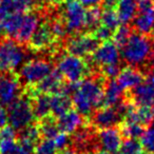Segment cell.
Here are the masks:
<instances>
[{
  "label": "cell",
  "instance_id": "obj_1",
  "mask_svg": "<svg viewBox=\"0 0 154 154\" xmlns=\"http://www.w3.org/2000/svg\"><path fill=\"white\" fill-rule=\"evenodd\" d=\"M122 59L132 66H154V40L149 35L132 33L122 48Z\"/></svg>",
  "mask_w": 154,
  "mask_h": 154
},
{
  "label": "cell",
  "instance_id": "obj_2",
  "mask_svg": "<svg viewBox=\"0 0 154 154\" xmlns=\"http://www.w3.org/2000/svg\"><path fill=\"white\" fill-rule=\"evenodd\" d=\"M32 100L30 97L20 96L8 109V122L16 131H20L33 124L35 119Z\"/></svg>",
  "mask_w": 154,
  "mask_h": 154
},
{
  "label": "cell",
  "instance_id": "obj_3",
  "mask_svg": "<svg viewBox=\"0 0 154 154\" xmlns=\"http://www.w3.org/2000/svg\"><path fill=\"white\" fill-rule=\"evenodd\" d=\"M57 70L69 82H79L90 74V66L84 58L69 53L58 60Z\"/></svg>",
  "mask_w": 154,
  "mask_h": 154
},
{
  "label": "cell",
  "instance_id": "obj_4",
  "mask_svg": "<svg viewBox=\"0 0 154 154\" xmlns=\"http://www.w3.org/2000/svg\"><path fill=\"white\" fill-rule=\"evenodd\" d=\"M26 52L21 43L13 39L0 41V73H10L23 62Z\"/></svg>",
  "mask_w": 154,
  "mask_h": 154
},
{
  "label": "cell",
  "instance_id": "obj_5",
  "mask_svg": "<svg viewBox=\"0 0 154 154\" xmlns=\"http://www.w3.org/2000/svg\"><path fill=\"white\" fill-rule=\"evenodd\" d=\"M130 100L138 107H154V66L147 71L140 84L132 89Z\"/></svg>",
  "mask_w": 154,
  "mask_h": 154
},
{
  "label": "cell",
  "instance_id": "obj_6",
  "mask_svg": "<svg viewBox=\"0 0 154 154\" xmlns=\"http://www.w3.org/2000/svg\"><path fill=\"white\" fill-rule=\"evenodd\" d=\"M99 45V40L92 33L85 34H75L74 37L70 38L66 43V52L78 57H86L92 55Z\"/></svg>",
  "mask_w": 154,
  "mask_h": 154
},
{
  "label": "cell",
  "instance_id": "obj_7",
  "mask_svg": "<svg viewBox=\"0 0 154 154\" xmlns=\"http://www.w3.org/2000/svg\"><path fill=\"white\" fill-rule=\"evenodd\" d=\"M53 71L51 62L45 59H33L20 69V77L28 85L34 86L47 77Z\"/></svg>",
  "mask_w": 154,
  "mask_h": 154
},
{
  "label": "cell",
  "instance_id": "obj_8",
  "mask_svg": "<svg viewBox=\"0 0 154 154\" xmlns=\"http://www.w3.org/2000/svg\"><path fill=\"white\" fill-rule=\"evenodd\" d=\"M20 80L17 75L0 73V106L9 107L20 97Z\"/></svg>",
  "mask_w": 154,
  "mask_h": 154
},
{
  "label": "cell",
  "instance_id": "obj_9",
  "mask_svg": "<svg viewBox=\"0 0 154 154\" xmlns=\"http://www.w3.org/2000/svg\"><path fill=\"white\" fill-rule=\"evenodd\" d=\"M68 33L76 34L85 28L86 21V9L80 1L66 2L63 11V20Z\"/></svg>",
  "mask_w": 154,
  "mask_h": 154
},
{
  "label": "cell",
  "instance_id": "obj_10",
  "mask_svg": "<svg viewBox=\"0 0 154 154\" xmlns=\"http://www.w3.org/2000/svg\"><path fill=\"white\" fill-rule=\"evenodd\" d=\"M103 82L105 77L99 78H85L79 82L78 91L84 95V97L91 103L94 109L103 106Z\"/></svg>",
  "mask_w": 154,
  "mask_h": 154
},
{
  "label": "cell",
  "instance_id": "obj_11",
  "mask_svg": "<svg viewBox=\"0 0 154 154\" xmlns=\"http://www.w3.org/2000/svg\"><path fill=\"white\" fill-rule=\"evenodd\" d=\"M91 56H92L93 63L100 68L109 64L119 63V48L113 40H106L97 47V49Z\"/></svg>",
  "mask_w": 154,
  "mask_h": 154
},
{
  "label": "cell",
  "instance_id": "obj_12",
  "mask_svg": "<svg viewBox=\"0 0 154 154\" xmlns=\"http://www.w3.org/2000/svg\"><path fill=\"white\" fill-rule=\"evenodd\" d=\"M122 116L116 107H101L92 118V125L97 129L112 128L122 122Z\"/></svg>",
  "mask_w": 154,
  "mask_h": 154
},
{
  "label": "cell",
  "instance_id": "obj_13",
  "mask_svg": "<svg viewBox=\"0 0 154 154\" xmlns=\"http://www.w3.org/2000/svg\"><path fill=\"white\" fill-rule=\"evenodd\" d=\"M63 79L61 73L57 69H53V71L47 77H45L38 84L34 85V88L37 93L42 94L53 95L57 93H64L66 84L63 82Z\"/></svg>",
  "mask_w": 154,
  "mask_h": 154
},
{
  "label": "cell",
  "instance_id": "obj_14",
  "mask_svg": "<svg viewBox=\"0 0 154 154\" xmlns=\"http://www.w3.org/2000/svg\"><path fill=\"white\" fill-rule=\"evenodd\" d=\"M57 38L53 34L51 26L48 23L38 26L34 34L29 40V47L33 51H45L56 42Z\"/></svg>",
  "mask_w": 154,
  "mask_h": 154
},
{
  "label": "cell",
  "instance_id": "obj_15",
  "mask_svg": "<svg viewBox=\"0 0 154 154\" xmlns=\"http://www.w3.org/2000/svg\"><path fill=\"white\" fill-rule=\"evenodd\" d=\"M122 135L119 128L112 127V128L101 129L97 134L98 143L101 146L103 150L110 152L112 154H117L122 143Z\"/></svg>",
  "mask_w": 154,
  "mask_h": 154
},
{
  "label": "cell",
  "instance_id": "obj_16",
  "mask_svg": "<svg viewBox=\"0 0 154 154\" xmlns=\"http://www.w3.org/2000/svg\"><path fill=\"white\" fill-rule=\"evenodd\" d=\"M143 75L136 66H129L122 69L117 76V82L124 90H132L143 80Z\"/></svg>",
  "mask_w": 154,
  "mask_h": 154
},
{
  "label": "cell",
  "instance_id": "obj_17",
  "mask_svg": "<svg viewBox=\"0 0 154 154\" xmlns=\"http://www.w3.org/2000/svg\"><path fill=\"white\" fill-rule=\"evenodd\" d=\"M39 26L38 16L35 13H24L23 19H22L21 26L18 31V34L16 36V40L19 43H26L31 39L32 35L36 31Z\"/></svg>",
  "mask_w": 154,
  "mask_h": 154
},
{
  "label": "cell",
  "instance_id": "obj_18",
  "mask_svg": "<svg viewBox=\"0 0 154 154\" xmlns=\"http://www.w3.org/2000/svg\"><path fill=\"white\" fill-rule=\"evenodd\" d=\"M84 122L82 115L76 111V110H70L69 112L64 113L63 115L57 118L58 129L60 132L72 134L77 129L79 128Z\"/></svg>",
  "mask_w": 154,
  "mask_h": 154
},
{
  "label": "cell",
  "instance_id": "obj_19",
  "mask_svg": "<svg viewBox=\"0 0 154 154\" xmlns=\"http://www.w3.org/2000/svg\"><path fill=\"white\" fill-rule=\"evenodd\" d=\"M133 21H134V28L136 29L137 33L143 35L152 34L154 30V9L137 11Z\"/></svg>",
  "mask_w": 154,
  "mask_h": 154
},
{
  "label": "cell",
  "instance_id": "obj_20",
  "mask_svg": "<svg viewBox=\"0 0 154 154\" xmlns=\"http://www.w3.org/2000/svg\"><path fill=\"white\" fill-rule=\"evenodd\" d=\"M50 106H51V115L58 118L59 116L63 115L64 113L72 110L73 101L68 94L57 93V94L51 95Z\"/></svg>",
  "mask_w": 154,
  "mask_h": 154
},
{
  "label": "cell",
  "instance_id": "obj_21",
  "mask_svg": "<svg viewBox=\"0 0 154 154\" xmlns=\"http://www.w3.org/2000/svg\"><path fill=\"white\" fill-rule=\"evenodd\" d=\"M124 89L119 86L117 80L111 79L107 84L103 93V101L101 107H115L120 103L124 94Z\"/></svg>",
  "mask_w": 154,
  "mask_h": 154
},
{
  "label": "cell",
  "instance_id": "obj_22",
  "mask_svg": "<svg viewBox=\"0 0 154 154\" xmlns=\"http://www.w3.org/2000/svg\"><path fill=\"white\" fill-rule=\"evenodd\" d=\"M137 0H118L115 10L122 23L128 24L137 14Z\"/></svg>",
  "mask_w": 154,
  "mask_h": 154
},
{
  "label": "cell",
  "instance_id": "obj_23",
  "mask_svg": "<svg viewBox=\"0 0 154 154\" xmlns=\"http://www.w3.org/2000/svg\"><path fill=\"white\" fill-rule=\"evenodd\" d=\"M33 110H34L35 117L41 119L48 115H51V95L42 94L38 93L36 96H34L32 99Z\"/></svg>",
  "mask_w": 154,
  "mask_h": 154
},
{
  "label": "cell",
  "instance_id": "obj_24",
  "mask_svg": "<svg viewBox=\"0 0 154 154\" xmlns=\"http://www.w3.org/2000/svg\"><path fill=\"white\" fill-rule=\"evenodd\" d=\"M37 125H38L41 137L45 139H54L56 135L60 132L58 129L57 119L52 115H48L41 119H38Z\"/></svg>",
  "mask_w": 154,
  "mask_h": 154
},
{
  "label": "cell",
  "instance_id": "obj_25",
  "mask_svg": "<svg viewBox=\"0 0 154 154\" xmlns=\"http://www.w3.org/2000/svg\"><path fill=\"white\" fill-rule=\"evenodd\" d=\"M0 154H33L17 139H0Z\"/></svg>",
  "mask_w": 154,
  "mask_h": 154
},
{
  "label": "cell",
  "instance_id": "obj_26",
  "mask_svg": "<svg viewBox=\"0 0 154 154\" xmlns=\"http://www.w3.org/2000/svg\"><path fill=\"white\" fill-rule=\"evenodd\" d=\"M120 23L122 22H120L115 8H105L103 9V11L101 12L100 24L107 26L114 32L119 26Z\"/></svg>",
  "mask_w": 154,
  "mask_h": 154
},
{
  "label": "cell",
  "instance_id": "obj_27",
  "mask_svg": "<svg viewBox=\"0 0 154 154\" xmlns=\"http://www.w3.org/2000/svg\"><path fill=\"white\" fill-rule=\"evenodd\" d=\"M120 131H122L124 137L133 139H140L143 132L146 131L145 127L136 122H122L120 124Z\"/></svg>",
  "mask_w": 154,
  "mask_h": 154
},
{
  "label": "cell",
  "instance_id": "obj_28",
  "mask_svg": "<svg viewBox=\"0 0 154 154\" xmlns=\"http://www.w3.org/2000/svg\"><path fill=\"white\" fill-rule=\"evenodd\" d=\"M101 10L97 5L90 7L86 10V21H85V28L88 29L90 32H93L97 26L100 24Z\"/></svg>",
  "mask_w": 154,
  "mask_h": 154
},
{
  "label": "cell",
  "instance_id": "obj_29",
  "mask_svg": "<svg viewBox=\"0 0 154 154\" xmlns=\"http://www.w3.org/2000/svg\"><path fill=\"white\" fill-rule=\"evenodd\" d=\"M41 138V134L40 131H39L38 125L36 124H31L30 126L26 127L24 129L20 130L19 133V137L18 139L19 140H26V141H30V143H33L35 145L39 143Z\"/></svg>",
  "mask_w": 154,
  "mask_h": 154
},
{
  "label": "cell",
  "instance_id": "obj_30",
  "mask_svg": "<svg viewBox=\"0 0 154 154\" xmlns=\"http://www.w3.org/2000/svg\"><path fill=\"white\" fill-rule=\"evenodd\" d=\"M132 35V30L131 28L126 23H122V26H119L113 33V41L116 43L118 48L122 49L126 42L128 41V39L130 38V36Z\"/></svg>",
  "mask_w": 154,
  "mask_h": 154
},
{
  "label": "cell",
  "instance_id": "obj_31",
  "mask_svg": "<svg viewBox=\"0 0 154 154\" xmlns=\"http://www.w3.org/2000/svg\"><path fill=\"white\" fill-rule=\"evenodd\" d=\"M117 154H145V151L138 139L127 138L125 141H122Z\"/></svg>",
  "mask_w": 154,
  "mask_h": 154
},
{
  "label": "cell",
  "instance_id": "obj_32",
  "mask_svg": "<svg viewBox=\"0 0 154 154\" xmlns=\"http://www.w3.org/2000/svg\"><path fill=\"white\" fill-rule=\"evenodd\" d=\"M140 143L145 153L154 154V122L143 132L140 137Z\"/></svg>",
  "mask_w": 154,
  "mask_h": 154
},
{
  "label": "cell",
  "instance_id": "obj_33",
  "mask_svg": "<svg viewBox=\"0 0 154 154\" xmlns=\"http://www.w3.org/2000/svg\"><path fill=\"white\" fill-rule=\"evenodd\" d=\"M57 147L53 139L39 140L34 150V154H57Z\"/></svg>",
  "mask_w": 154,
  "mask_h": 154
},
{
  "label": "cell",
  "instance_id": "obj_34",
  "mask_svg": "<svg viewBox=\"0 0 154 154\" xmlns=\"http://www.w3.org/2000/svg\"><path fill=\"white\" fill-rule=\"evenodd\" d=\"M99 41H106V40H110L113 36V31L110 30L109 28L103 26V24H99L96 29H95L93 32H91Z\"/></svg>",
  "mask_w": 154,
  "mask_h": 154
},
{
  "label": "cell",
  "instance_id": "obj_35",
  "mask_svg": "<svg viewBox=\"0 0 154 154\" xmlns=\"http://www.w3.org/2000/svg\"><path fill=\"white\" fill-rule=\"evenodd\" d=\"M50 26H51L52 32H53V34L55 35V37L57 39L63 38V37L66 35V33H68L66 26L62 20H59V19L54 20V21L50 24Z\"/></svg>",
  "mask_w": 154,
  "mask_h": 154
},
{
  "label": "cell",
  "instance_id": "obj_36",
  "mask_svg": "<svg viewBox=\"0 0 154 154\" xmlns=\"http://www.w3.org/2000/svg\"><path fill=\"white\" fill-rule=\"evenodd\" d=\"M36 0H14L16 13H28L34 7Z\"/></svg>",
  "mask_w": 154,
  "mask_h": 154
},
{
  "label": "cell",
  "instance_id": "obj_37",
  "mask_svg": "<svg viewBox=\"0 0 154 154\" xmlns=\"http://www.w3.org/2000/svg\"><path fill=\"white\" fill-rule=\"evenodd\" d=\"M101 72H103V76L105 78H110V79H114L115 77L118 76L120 72V66L119 63L115 64H109L101 68Z\"/></svg>",
  "mask_w": 154,
  "mask_h": 154
},
{
  "label": "cell",
  "instance_id": "obj_38",
  "mask_svg": "<svg viewBox=\"0 0 154 154\" xmlns=\"http://www.w3.org/2000/svg\"><path fill=\"white\" fill-rule=\"evenodd\" d=\"M53 140H54V143H55L57 149L62 150V149H66L69 143H70V137H69V135L66 134V133L59 132L56 135V137Z\"/></svg>",
  "mask_w": 154,
  "mask_h": 154
},
{
  "label": "cell",
  "instance_id": "obj_39",
  "mask_svg": "<svg viewBox=\"0 0 154 154\" xmlns=\"http://www.w3.org/2000/svg\"><path fill=\"white\" fill-rule=\"evenodd\" d=\"M0 139H17V133L16 130L11 127L10 125H7L3 128L0 129Z\"/></svg>",
  "mask_w": 154,
  "mask_h": 154
},
{
  "label": "cell",
  "instance_id": "obj_40",
  "mask_svg": "<svg viewBox=\"0 0 154 154\" xmlns=\"http://www.w3.org/2000/svg\"><path fill=\"white\" fill-rule=\"evenodd\" d=\"M8 125V111L2 106H0V129Z\"/></svg>",
  "mask_w": 154,
  "mask_h": 154
},
{
  "label": "cell",
  "instance_id": "obj_41",
  "mask_svg": "<svg viewBox=\"0 0 154 154\" xmlns=\"http://www.w3.org/2000/svg\"><path fill=\"white\" fill-rule=\"evenodd\" d=\"M103 0H80V3H82L84 7H94V5H97L99 2H101Z\"/></svg>",
  "mask_w": 154,
  "mask_h": 154
},
{
  "label": "cell",
  "instance_id": "obj_42",
  "mask_svg": "<svg viewBox=\"0 0 154 154\" xmlns=\"http://www.w3.org/2000/svg\"><path fill=\"white\" fill-rule=\"evenodd\" d=\"M118 0H103V8H115Z\"/></svg>",
  "mask_w": 154,
  "mask_h": 154
},
{
  "label": "cell",
  "instance_id": "obj_43",
  "mask_svg": "<svg viewBox=\"0 0 154 154\" xmlns=\"http://www.w3.org/2000/svg\"><path fill=\"white\" fill-rule=\"evenodd\" d=\"M57 154H79V153H77L75 150L70 149V148H66V149H62L59 152H57Z\"/></svg>",
  "mask_w": 154,
  "mask_h": 154
},
{
  "label": "cell",
  "instance_id": "obj_44",
  "mask_svg": "<svg viewBox=\"0 0 154 154\" xmlns=\"http://www.w3.org/2000/svg\"><path fill=\"white\" fill-rule=\"evenodd\" d=\"M91 154H112V153L106 151V150H98V151H94L93 153H91Z\"/></svg>",
  "mask_w": 154,
  "mask_h": 154
},
{
  "label": "cell",
  "instance_id": "obj_45",
  "mask_svg": "<svg viewBox=\"0 0 154 154\" xmlns=\"http://www.w3.org/2000/svg\"><path fill=\"white\" fill-rule=\"evenodd\" d=\"M66 2H72V1H77V0H63Z\"/></svg>",
  "mask_w": 154,
  "mask_h": 154
},
{
  "label": "cell",
  "instance_id": "obj_46",
  "mask_svg": "<svg viewBox=\"0 0 154 154\" xmlns=\"http://www.w3.org/2000/svg\"><path fill=\"white\" fill-rule=\"evenodd\" d=\"M49 1H57V0H49Z\"/></svg>",
  "mask_w": 154,
  "mask_h": 154
},
{
  "label": "cell",
  "instance_id": "obj_47",
  "mask_svg": "<svg viewBox=\"0 0 154 154\" xmlns=\"http://www.w3.org/2000/svg\"><path fill=\"white\" fill-rule=\"evenodd\" d=\"M152 34H153V36H154V30H153V32H152Z\"/></svg>",
  "mask_w": 154,
  "mask_h": 154
},
{
  "label": "cell",
  "instance_id": "obj_48",
  "mask_svg": "<svg viewBox=\"0 0 154 154\" xmlns=\"http://www.w3.org/2000/svg\"><path fill=\"white\" fill-rule=\"evenodd\" d=\"M145 154H148V153H145Z\"/></svg>",
  "mask_w": 154,
  "mask_h": 154
}]
</instances>
